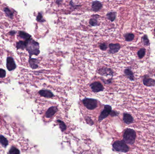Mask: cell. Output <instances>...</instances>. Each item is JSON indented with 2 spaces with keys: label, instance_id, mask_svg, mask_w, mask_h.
Returning a JSON list of instances; mask_svg holds the SVG:
<instances>
[{
  "label": "cell",
  "instance_id": "obj_14",
  "mask_svg": "<svg viewBox=\"0 0 155 154\" xmlns=\"http://www.w3.org/2000/svg\"><path fill=\"white\" fill-rule=\"evenodd\" d=\"M39 63V61L37 59L31 58V59H29V66L33 69H37L39 67V66H38Z\"/></svg>",
  "mask_w": 155,
  "mask_h": 154
},
{
  "label": "cell",
  "instance_id": "obj_13",
  "mask_svg": "<svg viewBox=\"0 0 155 154\" xmlns=\"http://www.w3.org/2000/svg\"><path fill=\"white\" fill-rule=\"evenodd\" d=\"M39 94L41 96L47 98H51L54 96L51 92L48 90H40L39 92Z\"/></svg>",
  "mask_w": 155,
  "mask_h": 154
},
{
  "label": "cell",
  "instance_id": "obj_17",
  "mask_svg": "<svg viewBox=\"0 0 155 154\" xmlns=\"http://www.w3.org/2000/svg\"><path fill=\"white\" fill-rule=\"evenodd\" d=\"M124 74L128 79L132 81L134 80V74L130 69H126L124 71Z\"/></svg>",
  "mask_w": 155,
  "mask_h": 154
},
{
  "label": "cell",
  "instance_id": "obj_19",
  "mask_svg": "<svg viewBox=\"0 0 155 154\" xmlns=\"http://www.w3.org/2000/svg\"><path fill=\"white\" fill-rule=\"evenodd\" d=\"M9 142L8 140L3 136L0 135V144L5 148L8 145Z\"/></svg>",
  "mask_w": 155,
  "mask_h": 154
},
{
  "label": "cell",
  "instance_id": "obj_15",
  "mask_svg": "<svg viewBox=\"0 0 155 154\" xmlns=\"http://www.w3.org/2000/svg\"><path fill=\"white\" fill-rule=\"evenodd\" d=\"M102 3L99 1H93L92 4V8L93 11L94 12H97L99 11L102 8Z\"/></svg>",
  "mask_w": 155,
  "mask_h": 154
},
{
  "label": "cell",
  "instance_id": "obj_26",
  "mask_svg": "<svg viewBox=\"0 0 155 154\" xmlns=\"http://www.w3.org/2000/svg\"><path fill=\"white\" fill-rule=\"evenodd\" d=\"M142 41L144 45L145 46H148L150 45V42L149 39H148L147 35H144L142 38Z\"/></svg>",
  "mask_w": 155,
  "mask_h": 154
},
{
  "label": "cell",
  "instance_id": "obj_28",
  "mask_svg": "<svg viewBox=\"0 0 155 154\" xmlns=\"http://www.w3.org/2000/svg\"><path fill=\"white\" fill-rule=\"evenodd\" d=\"M36 20L39 22H44L45 21V20L43 19V15L41 13L39 12L38 16L36 17Z\"/></svg>",
  "mask_w": 155,
  "mask_h": 154
},
{
  "label": "cell",
  "instance_id": "obj_22",
  "mask_svg": "<svg viewBox=\"0 0 155 154\" xmlns=\"http://www.w3.org/2000/svg\"><path fill=\"white\" fill-rule=\"evenodd\" d=\"M8 154H20L19 149L14 146H12L9 151Z\"/></svg>",
  "mask_w": 155,
  "mask_h": 154
},
{
  "label": "cell",
  "instance_id": "obj_5",
  "mask_svg": "<svg viewBox=\"0 0 155 154\" xmlns=\"http://www.w3.org/2000/svg\"><path fill=\"white\" fill-rule=\"evenodd\" d=\"M112 111V107L110 106V105H105L103 110L102 111L99 117V122L102 121L104 119L107 118L109 114H111Z\"/></svg>",
  "mask_w": 155,
  "mask_h": 154
},
{
  "label": "cell",
  "instance_id": "obj_23",
  "mask_svg": "<svg viewBox=\"0 0 155 154\" xmlns=\"http://www.w3.org/2000/svg\"><path fill=\"white\" fill-rule=\"evenodd\" d=\"M125 40L128 42H130L133 40L134 39V35L133 33H127L124 35Z\"/></svg>",
  "mask_w": 155,
  "mask_h": 154
},
{
  "label": "cell",
  "instance_id": "obj_21",
  "mask_svg": "<svg viewBox=\"0 0 155 154\" xmlns=\"http://www.w3.org/2000/svg\"><path fill=\"white\" fill-rule=\"evenodd\" d=\"M4 12L6 16L8 17L10 19H13V17H14V13L13 12H12V11H11V10L8 7H5L4 9Z\"/></svg>",
  "mask_w": 155,
  "mask_h": 154
},
{
  "label": "cell",
  "instance_id": "obj_11",
  "mask_svg": "<svg viewBox=\"0 0 155 154\" xmlns=\"http://www.w3.org/2000/svg\"><path fill=\"white\" fill-rule=\"evenodd\" d=\"M123 120L126 124H130L134 121V119L132 116L128 113H124L123 116Z\"/></svg>",
  "mask_w": 155,
  "mask_h": 154
},
{
  "label": "cell",
  "instance_id": "obj_1",
  "mask_svg": "<svg viewBox=\"0 0 155 154\" xmlns=\"http://www.w3.org/2000/svg\"><path fill=\"white\" fill-rule=\"evenodd\" d=\"M26 48L25 49L29 54V59L32 58V55L38 56L40 53V46L38 42L33 40L32 38L25 41Z\"/></svg>",
  "mask_w": 155,
  "mask_h": 154
},
{
  "label": "cell",
  "instance_id": "obj_7",
  "mask_svg": "<svg viewBox=\"0 0 155 154\" xmlns=\"http://www.w3.org/2000/svg\"><path fill=\"white\" fill-rule=\"evenodd\" d=\"M90 87L93 91L94 92H99L104 91V87L102 84L99 82H94L90 84Z\"/></svg>",
  "mask_w": 155,
  "mask_h": 154
},
{
  "label": "cell",
  "instance_id": "obj_25",
  "mask_svg": "<svg viewBox=\"0 0 155 154\" xmlns=\"http://www.w3.org/2000/svg\"><path fill=\"white\" fill-rule=\"evenodd\" d=\"M146 53V49L145 48H141L140 49L138 52H137V55L140 59H142Z\"/></svg>",
  "mask_w": 155,
  "mask_h": 154
},
{
  "label": "cell",
  "instance_id": "obj_9",
  "mask_svg": "<svg viewBox=\"0 0 155 154\" xmlns=\"http://www.w3.org/2000/svg\"><path fill=\"white\" fill-rule=\"evenodd\" d=\"M109 52L111 54H115L120 49L121 46L119 44H109Z\"/></svg>",
  "mask_w": 155,
  "mask_h": 154
},
{
  "label": "cell",
  "instance_id": "obj_6",
  "mask_svg": "<svg viewBox=\"0 0 155 154\" xmlns=\"http://www.w3.org/2000/svg\"><path fill=\"white\" fill-rule=\"evenodd\" d=\"M6 68L9 71L15 70L16 68V65L13 58L8 57L6 59Z\"/></svg>",
  "mask_w": 155,
  "mask_h": 154
},
{
  "label": "cell",
  "instance_id": "obj_8",
  "mask_svg": "<svg viewBox=\"0 0 155 154\" xmlns=\"http://www.w3.org/2000/svg\"><path fill=\"white\" fill-rule=\"evenodd\" d=\"M143 83L145 86L148 87H155V80L150 78L148 76H145L143 80Z\"/></svg>",
  "mask_w": 155,
  "mask_h": 154
},
{
  "label": "cell",
  "instance_id": "obj_30",
  "mask_svg": "<svg viewBox=\"0 0 155 154\" xmlns=\"http://www.w3.org/2000/svg\"><path fill=\"white\" fill-rule=\"evenodd\" d=\"M107 44L105 43H103V44H100L99 45V48L100 49H101L103 51H105L107 49Z\"/></svg>",
  "mask_w": 155,
  "mask_h": 154
},
{
  "label": "cell",
  "instance_id": "obj_4",
  "mask_svg": "<svg viewBox=\"0 0 155 154\" xmlns=\"http://www.w3.org/2000/svg\"><path fill=\"white\" fill-rule=\"evenodd\" d=\"M82 102L84 105L89 110H93L97 107V100L95 99L85 98Z\"/></svg>",
  "mask_w": 155,
  "mask_h": 154
},
{
  "label": "cell",
  "instance_id": "obj_3",
  "mask_svg": "<svg viewBox=\"0 0 155 154\" xmlns=\"http://www.w3.org/2000/svg\"><path fill=\"white\" fill-rule=\"evenodd\" d=\"M113 150L117 152L127 153L129 151V147L123 141H117L112 145Z\"/></svg>",
  "mask_w": 155,
  "mask_h": 154
},
{
  "label": "cell",
  "instance_id": "obj_10",
  "mask_svg": "<svg viewBox=\"0 0 155 154\" xmlns=\"http://www.w3.org/2000/svg\"><path fill=\"white\" fill-rule=\"evenodd\" d=\"M57 110H58V109L56 107H51L46 111L45 113V116L47 118H51L55 115Z\"/></svg>",
  "mask_w": 155,
  "mask_h": 154
},
{
  "label": "cell",
  "instance_id": "obj_34",
  "mask_svg": "<svg viewBox=\"0 0 155 154\" xmlns=\"http://www.w3.org/2000/svg\"></svg>",
  "mask_w": 155,
  "mask_h": 154
},
{
  "label": "cell",
  "instance_id": "obj_24",
  "mask_svg": "<svg viewBox=\"0 0 155 154\" xmlns=\"http://www.w3.org/2000/svg\"><path fill=\"white\" fill-rule=\"evenodd\" d=\"M57 122L59 123V125L60 126V127L61 129V130L62 132L64 131L66 129V126L65 123H64V122L61 121V120H58Z\"/></svg>",
  "mask_w": 155,
  "mask_h": 154
},
{
  "label": "cell",
  "instance_id": "obj_29",
  "mask_svg": "<svg viewBox=\"0 0 155 154\" xmlns=\"http://www.w3.org/2000/svg\"><path fill=\"white\" fill-rule=\"evenodd\" d=\"M6 76V72L4 69H0V78H4Z\"/></svg>",
  "mask_w": 155,
  "mask_h": 154
},
{
  "label": "cell",
  "instance_id": "obj_32",
  "mask_svg": "<svg viewBox=\"0 0 155 154\" xmlns=\"http://www.w3.org/2000/svg\"><path fill=\"white\" fill-rule=\"evenodd\" d=\"M86 121H87V122H88V121H89V122H88V123L91 124V125H93V122L92 120L91 119L89 120V118H88V120H86Z\"/></svg>",
  "mask_w": 155,
  "mask_h": 154
},
{
  "label": "cell",
  "instance_id": "obj_16",
  "mask_svg": "<svg viewBox=\"0 0 155 154\" xmlns=\"http://www.w3.org/2000/svg\"><path fill=\"white\" fill-rule=\"evenodd\" d=\"M19 36L21 39L25 40V41L28 40L32 38V36L31 35L22 31H20L19 32Z\"/></svg>",
  "mask_w": 155,
  "mask_h": 154
},
{
  "label": "cell",
  "instance_id": "obj_27",
  "mask_svg": "<svg viewBox=\"0 0 155 154\" xmlns=\"http://www.w3.org/2000/svg\"><path fill=\"white\" fill-rule=\"evenodd\" d=\"M89 24L92 26H97L98 25L97 19L96 18H93L89 20Z\"/></svg>",
  "mask_w": 155,
  "mask_h": 154
},
{
  "label": "cell",
  "instance_id": "obj_31",
  "mask_svg": "<svg viewBox=\"0 0 155 154\" xmlns=\"http://www.w3.org/2000/svg\"><path fill=\"white\" fill-rule=\"evenodd\" d=\"M16 32L14 30H12V31H11L9 32V35H10L14 36V35L16 34Z\"/></svg>",
  "mask_w": 155,
  "mask_h": 154
},
{
  "label": "cell",
  "instance_id": "obj_2",
  "mask_svg": "<svg viewBox=\"0 0 155 154\" xmlns=\"http://www.w3.org/2000/svg\"><path fill=\"white\" fill-rule=\"evenodd\" d=\"M123 141L129 145H133L136 138V133L133 129L128 128L126 129L123 136Z\"/></svg>",
  "mask_w": 155,
  "mask_h": 154
},
{
  "label": "cell",
  "instance_id": "obj_20",
  "mask_svg": "<svg viewBox=\"0 0 155 154\" xmlns=\"http://www.w3.org/2000/svg\"><path fill=\"white\" fill-rule=\"evenodd\" d=\"M117 13L115 12H110L107 14V18L112 21L113 22L115 20L116 18Z\"/></svg>",
  "mask_w": 155,
  "mask_h": 154
},
{
  "label": "cell",
  "instance_id": "obj_33",
  "mask_svg": "<svg viewBox=\"0 0 155 154\" xmlns=\"http://www.w3.org/2000/svg\"><path fill=\"white\" fill-rule=\"evenodd\" d=\"M154 32H155V29H154Z\"/></svg>",
  "mask_w": 155,
  "mask_h": 154
},
{
  "label": "cell",
  "instance_id": "obj_18",
  "mask_svg": "<svg viewBox=\"0 0 155 154\" xmlns=\"http://www.w3.org/2000/svg\"><path fill=\"white\" fill-rule=\"evenodd\" d=\"M16 47L17 50L18 49H25L26 48V42L25 41H20L19 42H17L16 44Z\"/></svg>",
  "mask_w": 155,
  "mask_h": 154
},
{
  "label": "cell",
  "instance_id": "obj_12",
  "mask_svg": "<svg viewBox=\"0 0 155 154\" xmlns=\"http://www.w3.org/2000/svg\"><path fill=\"white\" fill-rule=\"evenodd\" d=\"M99 73L102 76H113V72L112 70H111L110 68H108L104 67L103 68L99 69Z\"/></svg>",
  "mask_w": 155,
  "mask_h": 154
}]
</instances>
